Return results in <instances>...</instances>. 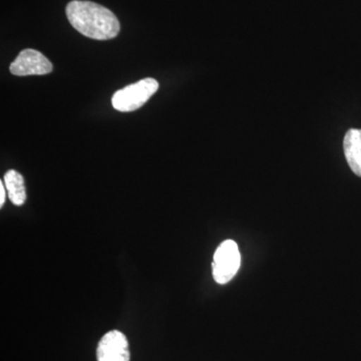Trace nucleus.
Masks as SVG:
<instances>
[{"mask_svg":"<svg viewBox=\"0 0 361 361\" xmlns=\"http://www.w3.org/2000/svg\"><path fill=\"white\" fill-rule=\"evenodd\" d=\"M66 11L73 27L90 39H111L120 32V23L115 14L94 2L73 0Z\"/></svg>","mask_w":361,"mask_h":361,"instance_id":"obj_1","label":"nucleus"},{"mask_svg":"<svg viewBox=\"0 0 361 361\" xmlns=\"http://www.w3.org/2000/svg\"><path fill=\"white\" fill-rule=\"evenodd\" d=\"M159 90V82L151 78H144L134 85L118 90L111 97V104L116 111L128 113L144 106Z\"/></svg>","mask_w":361,"mask_h":361,"instance_id":"obj_2","label":"nucleus"},{"mask_svg":"<svg viewBox=\"0 0 361 361\" xmlns=\"http://www.w3.org/2000/svg\"><path fill=\"white\" fill-rule=\"evenodd\" d=\"M241 255L238 245L233 240L221 243L214 254L213 277L218 284H227L238 272Z\"/></svg>","mask_w":361,"mask_h":361,"instance_id":"obj_3","label":"nucleus"},{"mask_svg":"<svg viewBox=\"0 0 361 361\" xmlns=\"http://www.w3.org/2000/svg\"><path fill=\"white\" fill-rule=\"evenodd\" d=\"M54 70L49 59L35 49H25L11 65V73L18 77L25 75H42L51 73Z\"/></svg>","mask_w":361,"mask_h":361,"instance_id":"obj_4","label":"nucleus"},{"mask_svg":"<svg viewBox=\"0 0 361 361\" xmlns=\"http://www.w3.org/2000/svg\"><path fill=\"white\" fill-rule=\"evenodd\" d=\"M129 342L123 332L111 330L104 334L97 348V361H130Z\"/></svg>","mask_w":361,"mask_h":361,"instance_id":"obj_5","label":"nucleus"},{"mask_svg":"<svg viewBox=\"0 0 361 361\" xmlns=\"http://www.w3.org/2000/svg\"><path fill=\"white\" fill-rule=\"evenodd\" d=\"M343 148L349 167L361 177V130L351 129L346 133Z\"/></svg>","mask_w":361,"mask_h":361,"instance_id":"obj_6","label":"nucleus"},{"mask_svg":"<svg viewBox=\"0 0 361 361\" xmlns=\"http://www.w3.org/2000/svg\"><path fill=\"white\" fill-rule=\"evenodd\" d=\"M4 183L8 197L13 205L21 206L26 201V189L25 179L23 176L16 170H9L4 175Z\"/></svg>","mask_w":361,"mask_h":361,"instance_id":"obj_7","label":"nucleus"},{"mask_svg":"<svg viewBox=\"0 0 361 361\" xmlns=\"http://www.w3.org/2000/svg\"><path fill=\"white\" fill-rule=\"evenodd\" d=\"M6 203V190H4V183L0 182V207Z\"/></svg>","mask_w":361,"mask_h":361,"instance_id":"obj_8","label":"nucleus"}]
</instances>
